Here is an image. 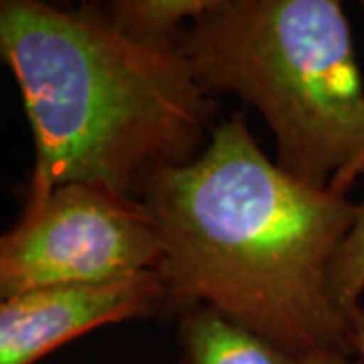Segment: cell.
<instances>
[{"label": "cell", "mask_w": 364, "mask_h": 364, "mask_svg": "<svg viewBox=\"0 0 364 364\" xmlns=\"http://www.w3.org/2000/svg\"><path fill=\"white\" fill-rule=\"evenodd\" d=\"M140 200L164 243L170 316L207 304L304 363L354 354L330 265L358 203L314 188L269 160L247 114L221 119L198 156L160 170Z\"/></svg>", "instance_id": "cell-1"}, {"label": "cell", "mask_w": 364, "mask_h": 364, "mask_svg": "<svg viewBox=\"0 0 364 364\" xmlns=\"http://www.w3.org/2000/svg\"><path fill=\"white\" fill-rule=\"evenodd\" d=\"M0 55L35 144L23 208L69 182L140 198L160 170L193 162L219 124L181 39H132L97 2L2 0Z\"/></svg>", "instance_id": "cell-2"}, {"label": "cell", "mask_w": 364, "mask_h": 364, "mask_svg": "<svg viewBox=\"0 0 364 364\" xmlns=\"http://www.w3.org/2000/svg\"><path fill=\"white\" fill-rule=\"evenodd\" d=\"M198 83L259 112L275 162L338 188L364 156V79L338 0H208L182 31Z\"/></svg>", "instance_id": "cell-3"}, {"label": "cell", "mask_w": 364, "mask_h": 364, "mask_svg": "<svg viewBox=\"0 0 364 364\" xmlns=\"http://www.w3.org/2000/svg\"><path fill=\"white\" fill-rule=\"evenodd\" d=\"M164 243L140 198L100 184H61L23 208L0 239V298L160 272Z\"/></svg>", "instance_id": "cell-4"}, {"label": "cell", "mask_w": 364, "mask_h": 364, "mask_svg": "<svg viewBox=\"0 0 364 364\" xmlns=\"http://www.w3.org/2000/svg\"><path fill=\"white\" fill-rule=\"evenodd\" d=\"M158 316H170L158 272L26 291L0 301V364H37L102 326Z\"/></svg>", "instance_id": "cell-5"}, {"label": "cell", "mask_w": 364, "mask_h": 364, "mask_svg": "<svg viewBox=\"0 0 364 364\" xmlns=\"http://www.w3.org/2000/svg\"><path fill=\"white\" fill-rule=\"evenodd\" d=\"M176 364H299L273 342L207 304L178 314Z\"/></svg>", "instance_id": "cell-6"}, {"label": "cell", "mask_w": 364, "mask_h": 364, "mask_svg": "<svg viewBox=\"0 0 364 364\" xmlns=\"http://www.w3.org/2000/svg\"><path fill=\"white\" fill-rule=\"evenodd\" d=\"M208 0H112L104 2L107 21L132 39L168 43L181 39L182 25L193 23Z\"/></svg>", "instance_id": "cell-7"}, {"label": "cell", "mask_w": 364, "mask_h": 364, "mask_svg": "<svg viewBox=\"0 0 364 364\" xmlns=\"http://www.w3.org/2000/svg\"><path fill=\"white\" fill-rule=\"evenodd\" d=\"M330 291L342 312L360 306L364 296V203H358L356 221L330 265Z\"/></svg>", "instance_id": "cell-8"}, {"label": "cell", "mask_w": 364, "mask_h": 364, "mask_svg": "<svg viewBox=\"0 0 364 364\" xmlns=\"http://www.w3.org/2000/svg\"><path fill=\"white\" fill-rule=\"evenodd\" d=\"M348 326H350V344L354 354L364 360V306H356L346 312Z\"/></svg>", "instance_id": "cell-9"}, {"label": "cell", "mask_w": 364, "mask_h": 364, "mask_svg": "<svg viewBox=\"0 0 364 364\" xmlns=\"http://www.w3.org/2000/svg\"><path fill=\"white\" fill-rule=\"evenodd\" d=\"M299 364H364L356 354H346V352H326L318 354Z\"/></svg>", "instance_id": "cell-10"}, {"label": "cell", "mask_w": 364, "mask_h": 364, "mask_svg": "<svg viewBox=\"0 0 364 364\" xmlns=\"http://www.w3.org/2000/svg\"><path fill=\"white\" fill-rule=\"evenodd\" d=\"M360 176H364V156H363V160H360V162H358V164H356V166L350 170V174H348V176L342 181V184H340L338 188H334V191H336V193H340V195H346V193H348V188H350L352 184H354V181H356V178H360Z\"/></svg>", "instance_id": "cell-11"}, {"label": "cell", "mask_w": 364, "mask_h": 364, "mask_svg": "<svg viewBox=\"0 0 364 364\" xmlns=\"http://www.w3.org/2000/svg\"><path fill=\"white\" fill-rule=\"evenodd\" d=\"M360 6H363V13H364V2H360Z\"/></svg>", "instance_id": "cell-12"}]
</instances>
